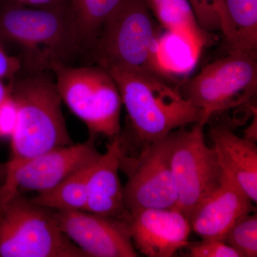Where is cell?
<instances>
[{"instance_id": "ffe728a7", "label": "cell", "mask_w": 257, "mask_h": 257, "mask_svg": "<svg viewBox=\"0 0 257 257\" xmlns=\"http://www.w3.org/2000/svg\"><path fill=\"white\" fill-rule=\"evenodd\" d=\"M241 257L257 256V215L249 213L240 218L227 231L223 239Z\"/></svg>"}, {"instance_id": "3957f363", "label": "cell", "mask_w": 257, "mask_h": 257, "mask_svg": "<svg viewBox=\"0 0 257 257\" xmlns=\"http://www.w3.org/2000/svg\"><path fill=\"white\" fill-rule=\"evenodd\" d=\"M0 37L20 47L29 72H42L55 62L67 64L84 47L70 6L36 9L0 5Z\"/></svg>"}, {"instance_id": "d6986e66", "label": "cell", "mask_w": 257, "mask_h": 257, "mask_svg": "<svg viewBox=\"0 0 257 257\" xmlns=\"http://www.w3.org/2000/svg\"><path fill=\"white\" fill-rule=\"evenodd\" d=\"M124 0H71L84 46H92L101 27Z\"/></svg>"}, {"instance_id": "d4e9b609", "label": "cell", "mask_w": 257, "mask_h": 257, "mask_svg": "<svg viewBox=\"0 0 257 257\" xmlns=\"http://www.w3.org/2000/svg\"><path fill=\"white\" fill-rule=\"evenodd\" d=\"M14 5L36 9H57L70 6L71 0H10L5 4Z\"/></svg>"}, {"instance_id": "cb8c5ba5", "label": "cell", "mask_w": 257, "mask_h": 257, "mask_svg": "<svg viewBox=\"0 0 257 257\" xmlns=\"http://www.w3.org/2000/svg\"><path fill=\"white\" fill-rule=\"evenodd\" d=\"M18 115V106L11 96L0 103V138H11Z\"/></svg>"}, {"instance_id": "ba28073f", "label": "cell", "mask_w": 257, "mask_h": 257, "mask_svg": "<svg viewBox=\"0 0 257 257\" xmlns=\"http://www.w3.org/2000/svg\"><path fill=\"white\" fill-rule=\"evenodd\" d=\"M205 125L198 122L174 131L171 167L177 194L175 209L189 218L219 185L224 173L214 149L204 138Z\"/></svg>"}, {"instance_id": "5b68a950", "label": "cell", "mask_w": 257, "mask_h": 257, "mask_svg": "<svg viewBox=\"0 0 257 257\" xmlns=\"http://www.w3.org/2000/svg\"><path fill=\"white\" fill-rule=\"evenodd\" d=\"M61 99L89 130L90 136L111 140L121 133V96L112 76L100 65L74 67L51 64Z\"/></svg>"}, {"instance_id": "4316f807", "label": "cell", "mask_w": 257, "mask_h": 257, "mask_svg": "<svg viewBox=\"0 0 257 257\" xmlns=\"http://www.w3.org/2000/svg\"><path fill=\"white\" fill-rule=\"evenodd\" d=\"M10 0H0V4H5V3H8Z\"/></svg>"}, {"instance_id": "7a4b0ae2", "label": "cell", "mask_w": 257, "mask_h": 257, "mask_svg": "<svg viewBox=\"0 0 257 257\" xmlns=\"http://www.w3.org/2000/svg\"><path fill=\"white\" fill-rule=\"evenodd\" d=\"M10 96L18 106L16 126L11 138L12 153L5 165L0 192L9 187L23 166L57 147L72 145L55 82L41 72L15 79Z\"/></svg>"}, {"instance_id": "4fadbf2b", "label": "cell", "mask_w": 257, "mask_h": 257, "mask_svg": "<svg viewBox=\"0 0 257 257\" xmlns=\"http://www.w3.org/2000/svg\"><path fill=\"white\" fill-rule=\"evenodd\" d=\"M252 203L224 175L220 185L199 204L189 218L192 231L202 239L222 240L240 218L253 212Z\"/></svg>"}, {"instance_id": "9c48e42d", "label": "cell", "mask_w": 257, "mask_h": 257, "mask_svg": "<svg viewBox=\"0 0 257 257\" xmlns=\"http://www.w3.org/2000/svg\"><path fill=\"white\" fill-rule=\"evenodd\" d=\"M174 131L144 146L136 155L121 156L120 170L128 177L123 187L130 215L145 209H175L177 202L171 154Z\"/></svg>"}, {"instance_id": "44dd1931", "label": "cell", "mask_w": 257, "mask_h": 257, "mask_svg": "<svg viewBox=\"0 0 257 257\" xmlns=\"http://www.w3.org/2000/svg\"><path fill=\"white\" fill-rule=\"evenodd\" d=\"M203 30L211 33L221 31L223 9L221 0H189Z\"/></svg>"}, {"instance_id": "2e32d148", "label": "cell", "mask_w": 257, "mask_h": 257, "mask_svg": "<svg viewBox=\"0 0 257 257\" xmlns=\"http://www.w3.org/2000/svg\"><path fill=\"white\" fill-rule=\"evenodd\" d=\"M154 18L169 32L187 37L198 50L209 44L211 33L198 23L189 0H145Z\"/></svg>"}, {"instance_id": "277c9868", "label": "cell", "mask_w": 257, "mask_h": 257, "mask_svg": "<svg viewBox=\"0 0 257 257\" xmlns=\"http://www.w3.org/2000/svg\"><path fill=\"white\" fill-rule=\"evenodd\" d=\"M160 37L145 0H124L109 17L92 45L104 68L140 69L166 79L158 60Z\"/></svg>"}, {"instance_id": "5bb4252c", "label": "cell", "mask_w": 257, "mask_h": 257, "mask_svg": "<svg viewBox=\"0 0 257 257\" xmlns=\"http://www.w3.org/2000/svg\"><path fill=\"white\" fill-rule=\"evenodd\" d=\"M212 147L226 177L253 203L257 202V147L254 142L240 138L231 125L218 123L209 130Z\"/></svg>"}, {"instance_id": "6da1fadb", "label": "cell", "mask_w": 257, "mask_h": 257, "mask_svg": "<svg viewBox=\"0 0 257 257\" xmlns=\"http://www.w3.org/2000/svg\"><path fill=\"white\" fill-rule=\"evenodd\" d=\"M105 69L114 79L127 113L126 128L119 135L124 156H135L145 145L179 128L204 124L202 111L165 79L140 69Z\"/></svg>"}, {"instance_id": "52a82bcc", "label": "cell", "mask_w": 257, "mask_h": 257, "mask_svg": "<svg viewBox=\"0 0 257 257\" xmlns=\"http://www.w3.org/2000/svg\"><path fill=\"white\" fill-rule=\"evenodd\" d=\"M182 95L202 111L205 125L214 115L248 102L257 90V54L231 50L208 64L179 88Z\"/></svg>"}, {"instance_id": "e0dca14e", "label": "cell", "mask_w": 257, "mask_h": 257, "mask_svg": "<svg viewBox=\"0 0 257 257\" xmlns=\"http://www.w3.org/2000/svg\"><path fill=\"white\" fill-rule=\"evenodd\" d=\"M221 32L230 51L257 50V0H221Z\"/></svg>"}, {"instance_id": "7c38bea8", "label": "cell", "mask_w": 257, "mask_h": 257, "mask_svg": "<svg viewBox=\"0 0 257 257\" xmlns=\"http://www.w3.org/2000/svg\"><path fill=\"white\" fill-rule=\"evenodd\" d=\"M127 221L134 246L145 256H175L189 243L190 221L178 209H145Z\"/></svg>"}, {"instance_id": "30bf717a", "label": "cell", "mask_w": 257, "mask_h": 257, "mask_svg": "<svg viewBox=\"0 0 257 257\" xmlns=\"http://www.w3.org/2000/svg\"><path fill=\"white\" fill-rule=\"evenodd\" d=\"M94 139L90 136L85 143L57 147L25 164L15 173L9 187L0 192V208L17 192H47L94 164L101 155L96 150Z\"/></svg>"}, {"instance_id": "8992f818", "label": "cell", "mask_w": 257, "mask_h": 257, "mask_svg": "<svg viewBox=\"0 0 257 257\" xmlns=\"http://www.w3.org/2000/svg\"><path fill=\"white\" fill-rule=\"evenodd\" d=\"M0 257H87L62 232L50 209L17 192L0 208Z\"/></svg>"}, {"instance_id": "ac0fdd59", "label": "cell", "mask_w": 257, "mask_h": 257, "mask_svg": "<svg viewBox=\"0 0 257 257\" xmlns=\"http://www.w3.org/2000/svg\"><path fill=\"white\" fill-rule=\"evenodd\" d=\"M94 163L69 176L50 190L37 194L30 200L40 207L55 211H85L88 179Z\"/></svg>"}, {"instance_id": "603a6c76", "label": "cell", "mask_w": 257, "mask_h": 257, "mask_svg": "<svg viewBox=\"0 0 257 257\" xmlns=\"http://www.w3.org/2000/svg\"><path fill=\"white\" fill-rule=\"evenodd\" d=\"M22 67L20 59L9 55L0 45V103L10 95V85H5L4 81L13 82Z\"/></svg>"}, {"instance_id": "9a60e30c", "label": "cell", "mask_w": 257, "mask_h": 257, "mask_svg": "<svg viewBox=\"0 0 257 257\" xmlns=\"http://www.w3.org/2000/svg\"><path fill=\"white\" fill-rule=\"evenodd\" d=\"M123 152L119 136L111 140L106 151L93 166L87 184L86 210L93 214L127 220L119 171Z\"/></svg>"}, {"instance_id": "484cf974", "label": "cell", "mask_w": 257, "mask_h": 257, "mask_svg": "<svg viewBox=\"0 0 257 257\" xmlns=\"http://www.w3.org/2000/svg\"><path fill=\"white\" fill-rule=\"evenodd\" d=\"M0 172H2V173H5V165H0Z\"/></svg>"}, {"instance_id": "8fae6325", "label": "cell", "mask_w": 257, "mask_h": 257, "mask_svg": "<svg viewBox=\"0 0 257 257\" xmlns=\"http://www.w3.org/2000/svg\"><path fill=\"white\" fill-rule=\"evenodd\" d=\"M62 232L87 257H137L128 219L87 211L52 212Z\"/></svg>"}, {"instance_id": "7402d4cb", "label": "cell", "mask_w": 257, "mask_h": 257, "mask_svg": "<svg viewBox=\"0 0 257 257\" xmlns=\"http://www.w3.org/2000/svg\"><path fill=\"white\" fill-rule=\"evenodd\" d=\"M189 257H241L237 251L219 239H202L200 242L191 243L188 246Z\"/></svg>"}]
</instances>
